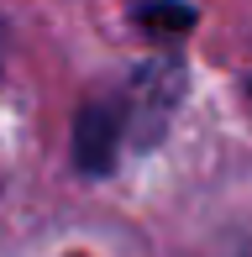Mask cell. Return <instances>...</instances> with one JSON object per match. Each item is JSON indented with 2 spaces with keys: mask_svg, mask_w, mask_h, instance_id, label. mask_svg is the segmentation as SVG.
<instances>
[{
  "mask_svg": "<svg viewBox=\"0 0 252 257\" xmlns=\"http://www.w3.org/2000/svg\"><path fill=\"white\" fill-rule=\"evenodd\" d=\"M116 147H121V110H100L95 105V110L79 115V163L89 173H105Z\"/></svg>",
  "mask_w": 252,
  "mask_h": 257,
  "instance_id": "6da1fadb",
  "label": "cell"
},
{
  "mask_svg": "<svg viewBox=\"0 0 252 257\" xmlns=\"http://www.w3.org/2000/svg\"><path fill=\"white\" fill-rule=\"evenodd\" d=\"M142 21H147V27H189V21H194V11L168 6V0H163V6H147V11H142Z\"/></svg>",
  "mask_w": 252,
  "mask_h": 257,
  "instance_id": "7a4b0ae2",
  "label": "cell"
}]
</instances>
